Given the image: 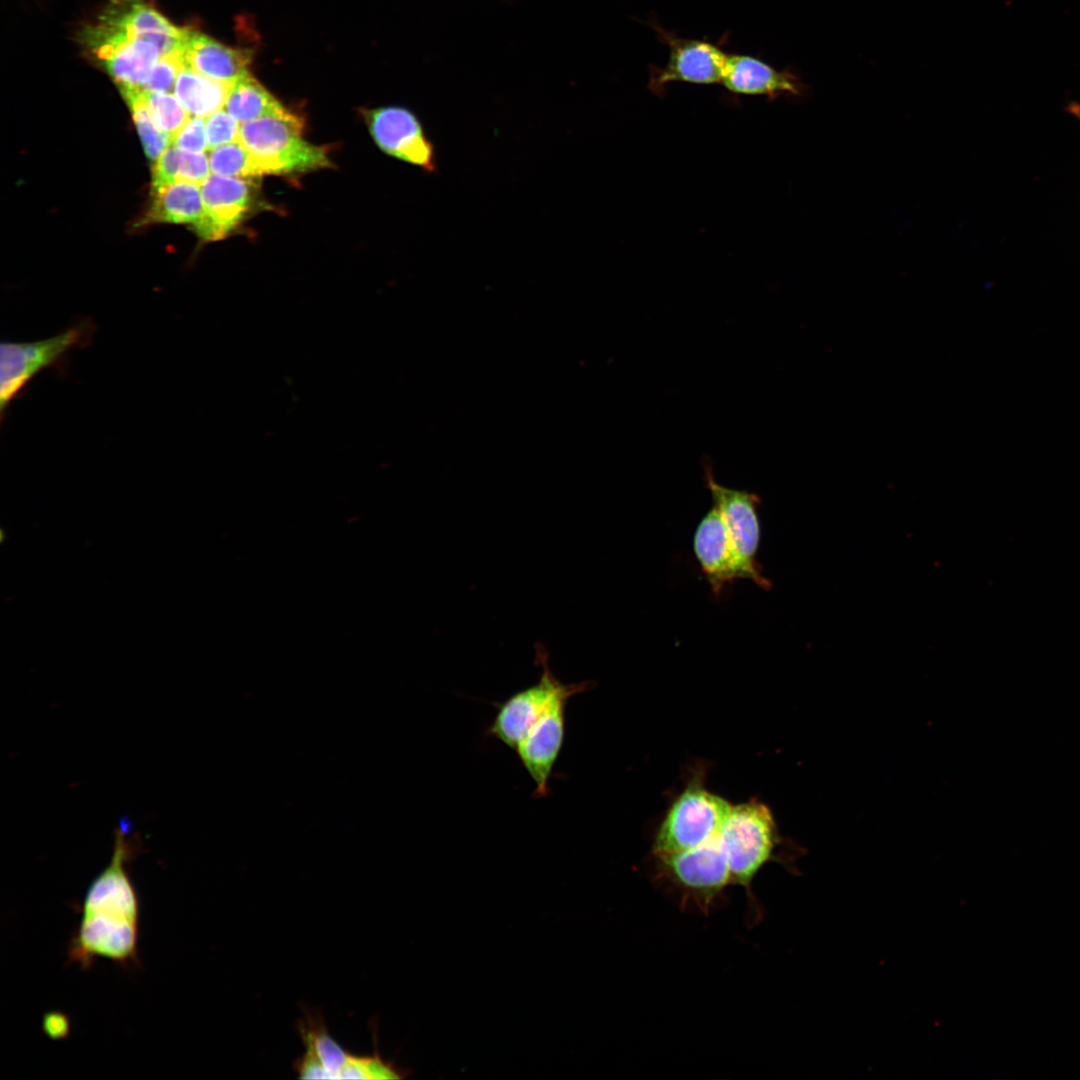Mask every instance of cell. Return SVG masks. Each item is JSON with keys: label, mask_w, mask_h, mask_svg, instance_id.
I'll return each mask as SVG.
<instances>
[{"label": "cell", "mask_w": 1080, "mask_h": 1080, "mask_svg": "<svg viewBox=\"0 0 1080 1080\" xmlns=\"http://www.w3.org/2000/svg\"><path fill=\"white\" fill-rule=\"evenodd\" d=\"M721 84L735 95L765 96L770 100L784 95L800 96L805 90V85L792 72L777 70L745 54H728Z\"/></svg>", "instance_id": "15"}, {"label": "cell", "mask_w": 1080, "mask_h": 1080, "mask_svg": "<svg viewBox=\"0 0 1080 1080\" xmlns=\"http://www.w3.org/2000/svg\"><path fill=\"white\" fill-rule=\"evenodd\" d=\"M181 57L184 67L227 85L249 75V52L227 47L198 31L187 29Z\"/></svg>", "instance_id": "16"}, {"label": "cell", "mask_w": 1080, "mask_h": 1080, "mask_svg": "<svg viewBox=\"0 0 1080 1080\" xmlns=\"http://www.w3.org/2000/svg\"><path fill=\"white\" fill-rule=\"evenodd\" d=\"M655 29L667 44L669 57L663 67L650 66L648 88L654 95L663 96L666 87L675 82L721 84L728 54L719 44L678 37L658 27Z\"/></svg>", "instance_id": "9"}, {"label": "cell", "mask_w": 1080, "mask_h": 1080, "mask_svg": "<svg viewBox=\"0 0 1080 1080\" xmlns=\"http://www.w3.org/2000/svg\"><path fill=\"white\" fill-rule=\"evenodd\" d=\"M150 115L156 126L173 137L190 119L189 112L176 96L164 92L143 91Z\"/></svg>", "instance_id": "24"}, {"label": "cell", "mask_w": 1080, "mask_h": 1080, "mask_svg": "<svg viewBox=\"0 0 1080 1080\" xmlns=\"http://www.w3.org/2000/svg\"><path fill=\"white\" fill-rule=\"evenodd\" d=\"M229 87L184 67L179 72L174 91L189 114L206 118L225 106Z\"/></svg>", "instance_id": "21"}, {"label": "cell", "mask_w": 1080, "mask_h": 1080, "mask_svg": "<svg viewBox=\"0 0 1080 1080\" xmlns=\"http://www.w3.org/2000/svg\"><path fill=\"white\" fill-rule=\"evenodd\" d=\"M404 1076L392 1063L385 1062L377 1053L370 1056L351 1054L341 1079H399Z\"/></svg>", "instance_id": "25"}, {"label": "cell", "mask_w": 1080, "mask_h": 1080, "mask_svg": "<svg viewBox=\"0 0 1080 1080\" xmlns=\"http://www.w3.org/2000/svg\"><path fill=\"white\" fill-rule=\"evenodd\" d=\"M71 1029L69 1017L59 1011L46 1013L42 1018V1030L51 1040L65 1039Z\"/></svg>", "instance_id": "31"}, {"label": "cell", "mask_w": 1080, "mask_h": 1080, "mask_svg": "<svg viewBox=\"0 0 1080 1080\" xmlns=\"http://www.w3.org/2000/svg\"><path fill=\"white\" fill-rule=\"evenodd\" d=\"M704 472L713 505L718 508L728 530L744 579L752 581L763 589H768L770 581L763 575L757 561L761 538L758 516L760 497L746 490H737L720 484L716 481L712 468L708 464H705Z\"/></svg>", "instance_id": "8"}, {"label": "cell", "mask_w": 1080, "mask_h": 1080, "mask_svg": "<svg viewBox=\"0 0 1080 1080\" xmlns=\"http://www.w3.org/2000/svg\"><path fill=\"white\" fill-rule=\"evenodd\" d=\"M693 551L715 595L744 579L741 565L722 516L716 506L704 515L693 536Z\"/></svg>", "instance_id": "13"}, {"label": "cell", "mask_w": 1080, "mask_h": 1080, "mask_svg": "<svg viewBox=\"0 0 1080 1080\" xmlns=\"http://www.w3.org/2000/svg\"><path fill=\"white\" fill-rule=\"evenodd\" d=\"M181 53L162 56L152 67L142 90L170 93L175 87L179 72L184 68Z\"/></svg>", "instance_id": "26"}, {"label": "cell", "mask_w": 1080, "mask_h": 1080, "mask_svg": "<svg viewBox=\"0 0 1080 1080\" xmlns=\"http://www.w3.org/2000/svg\"><path fill=\"white\" fill-rule=\"evenodd\" d=\"M98 22L129 37L154 43L162 56L181 52L187 32L172 25L143 0H112Z\"/></svg>", "instance_id": "14"}, {"label": "cell", "mask_w": 1080, "mask_h": 1080, "mask_svg": "<svg viewBox=\"0 0 1080 1080\" xmlns=\"http://www.w3.org/2000/svg\"><path fill=\"white\" fill-rule=\"evenodd\" d=\"M204 215L200 185L176 181L152 188V200L142 224L181 223L198 226Z\"/></svg>", "instance_id": "19"}, {"label": "cell", "mask_w": 1080, "mask_h": 1080, "mask_svg": "<svg viewBox=\"0 0 1080 1080\" xmlns=\"http://www.w3.org/2000/svg\"><path fill=\"white\" fill-rule=\"evenodd\" d=\"M535 652V663L541 668L539 680L510 695L502 703H496L498 710L486 729L489 737L514 751L563 685L552 672L549 653L540 641L535 645Z\"/></svg>", "instance_id": "10"}, {"label": "cell", "mask_w": 1080, "mask_h": 1080, "mask_svg": "<svg viewBox=\"0 0 1080 1080\" xmlns=\"http://www.w3.org/2000/svg\"><path fill=\"white\" fill-rule=\"evenodd\" d=\"M706 771L701 765L688 773L655 830L652 854L692 849L719 834L732 804L707 788Z\"/></svg>", "instance_id": "2"}, {"label": "cell", "mask_w": 1080, "mask_h": 1080, "mask_svg": "<svg viewBox=\"0 0 1080 1080\" xmlns=\"http://www.w3.org/2000/svg\"><path fill=\"white\" fill-rule=\"evenodd\" d=\"M240 123L226 110H219L205 119L208 149L239 141Z\"/></svg>", "instance_id": "27"}, {"label": "cell", "mask_w": 1080, "mask_h": 1080, "mask_svg": "<svg viewBox=\"0 0 1080 1080\" xmlns=\"http://www.w3.org/2000/svg\"><path fill=\"white\" fill-rule=\"evenodd\" d=\"M299 1033L305 1046L294 1065L299 1077L341 1079L351 1054L330 1035L322 1017L307 1012L299 1023Z\"/></svg>", "instance_id": "17"}, {"label": "cell", "mask_w": 1080, "mask_h": 1080, "mask_svg": "<svg viewBox=\"0 0 1080 1080\" xmlns=\"http://www.w3.org/2000/svg\"><path fill=\"white\" fill-rule=\"evenodd\" d=\"M726 855L732 884L752 896V882L762 867L775 858L780 842L770 808L756 799L732 805L718 834Z\"/></svg>", "instance_id": "4"}, {"label": "cell", "mask_w": 1080, "mask_h": 1080, "mask_svg": "<svg viewBox=\"0 0 1080 1080\" xmlns=\"http://www.w3.org/2000/svg\"><path fill=\"white\" fill-rule=\"evenodd\" d=\"M657 880L674 889L684 901L708 912L732 884L726 855L718 835L702 845L678 852L652 854Z\"/></svg>", "instance_id": "5"}, {"label": "cell", "mask_w": 1080, "mask_h": 1080, "mask_svg": "<svg viewBox=\"0 0 1080 1080\" xmlns=\"http://www.w3.org/2000/svg\"><path fill=\"white\" fill-rule=\"evenodd\" d=\"M208 158L212 174L245 179L261 177L252 156L240 141L211 149Z\"/></svg>", "instance_id": "23"}, {"label": "cell", "mask_w": 1080, "mask_h": 1080, "mask_svg": "<svg viewBox=\"0 0 1080 1080\" xmlns=\"http://www.w3.org/2000/svg\"><path fill=\"white\" fill-rule=\"evenodd\" d=\"M1068 111L1073 114L1080 121V104L1071 103L1068 106Z\"/></svg>", "instance_id": "32"}, {"label": "cell", "mask_w": 1080, "mask_h": 1080, "mask_svg": "<svg viewBox=\"0 0 1080 1080\" xmlns=\"http://www.w3.org/2000/svg\"><path fill=\"white\" fill-rule=\"evenodd\" d=\"M120 91L140 89L154 64L162 57L159 48L140 38L107 43L92 49Z\"/></svg>", "instance_id": "18"}, {"label": "cell", "mask_w": 1080, "mask_h": 1080, "mask_svg": "<svg viewBox=\"0 0 1080 1080\" xmlns=\"http://www.w3.org/2000/svg\"><path fill=\"white\" fill-rule=\"evenodd\" d=\"M95 325L81 320L50 338L31 342H2L0 346L1 420L10 403L42 370L56 365L73 348L86 345Z\"/></svg>", "instance_id": "6"}, {"label": "cell", "mask_w": 1080, "mask_h": 1080, "mask_svg": "<svg viewBox=\"0 0 1080 1080\" xmlns=\"http://www.w3.org/2000/svg\"><path fill=\"white\" fill-rule=\"evenodd\" d=\"M172 145L185 152L204 153L208 149L204 118H190L173 137Z\"/></svg>", "instance_id": "28"}, {"label": "cell", "mask_w": 1080, "mask_h": 1080, "mask_svg": "<svg viewBox=\"0 0 1080 1080\" xmlns=\"http://www.w3.org/2000/svg\"><path fill=\"white\" fill-rule=\"evenodd\" d=\"M224 107L240 124L291 113L250 74L230 85Z\"/></svg>", "instance_id": "20"}, {"label": "cell", "mask_w": 1080, "mask_h": 1080, "mask_svg": "<svg viewBox=\"0 0 1080 1080\" xmlns=\"http://www.w3.org/2000/svg\"><path fill=\"white\" fill-rule=\"evenodd\" d=\"M136 849L120 826L110 862L85 893L68 945L69 961L81 969H89L100 958L127 969L139 964V899L127 869Z\"/></svg>", "instance_id": "1"}, {"label": "cell", "mask_w": 1080, "mask_h": 1080, "mask_svg": "<svg viewBox=\"0 0 1080 1080\" xmlns=\"http://www.w3.org/2000/svg\"><path fill=\"white\" fill-rule=\"evenodd\" d=\"M209 158L205 153L182 151L179 172L176 181L191 182L200 185L210 176Z\"/></svg>", "instance_id": "30"}, {"label": "cell", "mask_w": 1080, "mask_h": 1080, "mask_svg": "<svg viewBox=\"0 0 1080 1080\" xmlns=\"http://www.w3.org/2000/svg\"><path fill=\"white\" fill-rule=\"evenodd\" d=\"M120 92L130 108L144 152L155 162L172 145V137L154 123L143 90L128 89Z\"/></svg>", "instance_id": "22"}, {"label": "cell", "mask_w": 1080, "mask_h": 1080, "mask_svg": "<svg viewBox=\"0 0 1080 1080\" xmlns=\"http://www.w3.org/2000/svg\"><path fill=\"white\" fill-rule=\"evenodd\" d=\"M239 141L252 156L261 176L297 175L332 165L327 147L306 141L303 122L293 113L242 123Z\"/></svg>", "instance_id": "3"}, {"label": "cell", "mask_w": 1080, "mask_h": 1080, "mask_svg": "<svg viewBox=\"0 0 1080 1080\" xmlns=\"http://www.w3.org/2000/svg\"><path fill=\"white\" fill-rule=\"evenodd\" d=\"M592 685L591 681L563 683L515 749L535 785L534 797L543 798L550 793L549 781L564 743L569 699Z\"/></svg>", "instance_id": "7"}, {"label": "cell", "mask_w": 1080, "mask_h": 1080, "mask_svg": "<svg viewBox=\"0 0 1080 1080\" xmlns=\"http://www.w3.org/2000/svg\"><path fill=\"white\" fill-rule=\"evenodd\" d=\"M368 130L386 154L418 166L428 173L437 170L433 143L417 116L410 110L387 106L363 111Z\"/></svg>", "instance_id": "11"}, {"label": "cell", "mask_w": 1080, "mask_h": 1080, "mask_svg": "<svg viewBox=\"0 0 1080 1080\" xmlns=\"http://www.w3.org/2000/svg\"><path fill=\"white\" fill-rule=\"evenodd\" d=\"M182 150L171 145L154 163L152 168V188L176 182Z\"/></svg>", "instance_id": "29"}, {"label": "cell", "mask_w": 1080, "mask_h": 1080, "mask_svg": "<svg viewBox=\"0 0 1080 1080\" xmlns=\"http://www.w3.org/2000/svg\"><path fill=\"white\" fill-rule=\"evenodd\" d=\"M204 215L194 231L204 240H220L258 206L253 179L210 175L200 186Z\"/></svg>", "instance_id": "12"}]
</instances>
